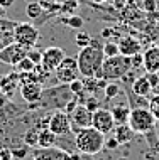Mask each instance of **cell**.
<instances>
[{
  "label": "cell",
  "mask_w": 159,
  "mask_h": 160,
  "mask_svg": "<svg viewBox=\"0 0 159 160\" xmlns=\"http://www.w3.org/2000/svg\"><path fill=\"white\" fill-rule=\"evenodd\" d=\"M105 61L103 47H95L88 46L80 49L76 56V62H78L80 76L83 78H97L102 71V64Z\"/></svg>",
  "instance_id": "obj_1"
},
{
  "label": "cell",
  "mask_w": 159,
  "mask_h": 160,
  "mask_svg": "<svg viewBox=\"0 0 159 160\" xmlns=\"http://www.w3.org/2000/svg\"><path fill=\"white\" fill-rule=\"evenodd\" d=\"M75 147L80 153L85 155L100 153L105 147V135L93 127L81 128L75 132Z\"/></svg>",
  "instance_id": "obj_2"
},
{
  "label": "cell",
  "mask_w": 159,
  "mask_h": 160,
  "mask_svg": "<svg viewBox=\"0 0 159 160\" xmlns=\"http://www.w3.org/2000/svg\"><path fill=\"white\" fill-rule=\"evenodd\" d=\"M76 94L70 89L68 84H58L54 88H48L42 91V98L37 105H41L42 110H59L64 111L66 105L75 99Z\"/></svg>",
  "instance_id": "obj_3"
},
{
  "label": "cell",
  "mask_w": 159,
  "mask_h": 160,
  "mask_svg": "<svg viewBox=\"0 0 159 160\" xmlns=\"http://www.w3.org/2000/svg\"><path fill=\"white\" fill-rule=\"evenodd\" d=\"M132 69V59L127 56L117 54L112 58H105L103 64H102V71L97 78L105 81H119Z\"/></svg>",
  "instance_id": "obj_4"
},
{
  "label": "cell",
  "mask_w": 159,
  "mask_h": 160,
  "mask_svg": "<svg viewBox=\"0 0 159 160\" xmlns=\"http://www.w3.org/2000/svg\"><path fill=\"white\" fill-rule=\"evenodd\" d=\"M156 123L157 122L149 108H134V110H130V116H129V122H127L132 132L139 133V135L152 133L154 128H156Z\"/></svg>",
  "instance_id": "obj_5"
},
{
  "label": "cell",
  "mask_w": 159,
  "mask_h": 160,
  "mask_svg": "<svg viewBox=\"0 0 159 160\" xmlns=\"http://www.w3.org/2000/svg\"><path fill=\"white\" fill-rule=\"evenodd\" d=\"M39 41V31L36 25L29 22H17L14 27V42L27 47V49H34Z\"/></svg>",
  "instance_id": "obj_6"
},
{
  "label": "cell",
  "mask_w": 159,
  "mask_h": 160,
  "mask_svg": "<svg viewBox=\"0 0 159 160\" xmlns=\"http://www.w3.org/2000/svg\"><path fill=\"white\" fill-rule=\"evenodd\" d=\"M54 76H56V81H58L59 84H70L71 81L78 79L80 69H78L76 58L66 56V58L63 59V62L54 69Z\"/></svg>",
  "instance_id": "obj_7"
},
{
  "label": "cell",
  "mask_w": 159,
  "mask_h": 160,
  "mask_svg": "<svg viewBox=\"0 0 159 160\" xmlns=\"http://www.w3.org/2000/svg\"><path fill=\"white\" fill-rule=\"evenodd\" d=\"M48 128L56 137H66L71 133V122L70 115L64 111H54L48 118Z\"/></svg>",
  "instance_id": "obj_8"
},
{
  "label": "cell",
  "mask_w": 159,
  "mask_h": 160,
  "mask_svg": "<svg viewBox=\"0 0 159 160\" xmlns=\"http://www.w3.org/2000/svg\"><path fill=\"white\" fill-rule=\"evenodd\" d=\"M92 127L98 130V132H102L103 135L114 132L115 122H114V116H112V111L107 110V108H102V106L98 110H95L92 115Z\"/></svg>",
  "instance_id": "obj_9"
},
{
  "label": "cell",
  "mask_w": 159,
  "mask_h": 160,
  "mask_svg": "<svg viewBox=\"0 0 159 160\" xmlns=\"http://www.w3.org/2000/svg\"><path fill=\"white\" fill-rule=\"evenodd\" d=\"M27 47L17 44V42H12V44L5 46L2 51H0V62L7 64V66H15L20 59H24L27 56Z\"/></svg>",
  "instance_id": "obj_10"
},
{
  "label": "cell",
  "mask_w": 159,
  "mask_h": 160,
  "mask_svg": "<svg viewBox=\"0 0 159 160\" xmlns=\"http://www.w3.org/2000/svg\"><path fill=\"white\" fill-rule=\"evenodd\" d=\"M92 115L93 111H90L85 105H80L70 113V122H71V130L78 132L81 128H88L92 127Z\"/></svg>",
  "instance_id": "obj_11"
},
{
  "label": "cell",
  "mask_w": 159,
  "mask_h": 160,
  "mask_svg": "<svg viewBox=\"0 0 159 160\" xmlns=\"http://www.w3.org/2000/svg\"><path fill=\"white\" fill-rule=\"evenodd\" d=\"M66 58V52L61 47H56V46H51L48 47L46 51H42V59H41V64L48 69L49 72H53L59 64L63 62V59Z\"/></svg>",
  "instance_id": "obj_12"
},
{
  "label": "cell",
  "mask_w": 159,
  "mask_h": 160,
  "mask_svg": "<svg viewBox=\"0 0 159 160\" xmlns=\"http://www.w3.org/2000/svg\"><path fill=\"white\" fill-rule=\"evenodd\" d=\"M34 160H76V157L70 152H64L59 147H49L34 150Z\"/></svg>",
  "instance_id": "obj_13"
},
{
  "label": "cell",
  "mask_w": 159,
  "mask_h": 160,
  "mask_svg": "<svg viewBox=\"0 0 159 160\" xmlns=\"http://www.w3.org/2000/svg\"><path fill=\"white\" fill-rule=\"evenodd\" d=\"M19 91H20V98H22L25 103L37 105L42 98L44 88H42L41 83H24V84H20Z\"/></svg>",
  "instance_id": "obj_14"
},
{
  "label": "cell",
  "mask_w": 159,
  "mask_h": 160,
  "mask_svg": "<svg viewBox=\"0 0 159 160\" xmlns=\"http://www.w3.org/2000/svg\"><path fill=\"white\" fill-rule=\"evenodd\" d=\"M142 68L146 72H159V44L142 51Z\"/></svg>",
  "instance_id": "obj_15"
},
{
  "label": "cell",
  "mask_w": 159,
  "mask_h": 160,
  "mask_svg": "<svg viewBox=\"0 0 159 160\" xmlns=\"http://www.w3.org/2000/svg\"><path fill=\"white\" fill-rule=\"evenodd\" d=\"M119 44V52L122 56H127V58H132V56L142 52V44H140L139 39L132 37V36H124L117 41Z\"/></svg>",
  "instance_id": "obj_16"
},
{
  "label": "cell",
  "mask_w": 159,
  "mask_h": 160,
  "mask_svg": "<svg viewBox=\"0 0 159 160\" xmlns=\"http://www.w3.org/2000/svg\"><path fill=\"white\" fill-rule=\"evenodd\" d=\"M19 88H20V81H19V74L15 71L10 72V74L0 76V91L5 94L7 99L14 98V94Z\"/></svg>",
  "instance_id": "obj_17"
},
{
  "label": "cell",
  "mask_w": 159,
  "mask_h": 160,
  "mask_svg": "<svg viewBox=\"0 0 159 160\" xmlns=\"http://www.w3.org/2000/svg\"><path fill=\"white\" fill-rule=\"evenodd\" d=\"M58 137L48 128V120L44 123L37 125V147L36 148H49V147H56Z\"/></svg>",
  "instance_id": "obj_18"
},
{
  "label": "cell",
  "mask_w": 159,
  "mask_h": 160,
  "mask_svg": "<svg viewBox=\"0 0 159 160\" xmlns=\"http://www.w3.org/2000/svg\"><path fill=\"white\" fill-rule=\"evenodd\" d=\"M132 93L139 94V96H147V94L152 93V86L149 83V78L147 74H142V76H137L132 83Z\"/></svg>",
  "instance_id": "obj_19"
},
{
  "label": "cell",
  "mask_w": 159,
  "mask_h": 160,
  "mask_svg": "<svg viewBox=\"0 0 159 160\" xmlns=\"http://www.w3.org/2000/svg\"><path fill=\"white\" fill-rule=\"evenodd\" d=\"M110 111H112V116H114L115 127L117 125H127L129 116H130V106H129V103H125V105H115Z\"/></svg>",
  "instance_id": "obj_20"
},
{
  "label": "cell",
  "mask_w": 159,
  "mask_h": 160,
  "mask_svg": "<svg viewBox=\"0 0 159 160\" xmlns=\"http://www.w3.org/2000/svg\"><path fill=\"white\" fill-rule=\"evenodd\" d=\"M114 138L120 143H129V142L134 138V132L130 130L129 125H117V127L114 128Z\"/></svg>",
  "instance_id": "obj_21"
},
{
  "label": "cell",
  "mask_w": 159,
  "mask_h": 160,
  "mask_svg": "<svg viewBox=\"0 0 159 160\" xmlns=\"http://www.w3.org/2000/svg\"><path fill=\"white\" fill-rule=\"evenodd\" d=\"M127 103L129 106H130V110H134V108H147L149 106V101L146 99V96H139V94L132 93V91H127Z\"/></svg>",
  "instance_id": "obj_22"
},
{
  "label": "cell",
  "mask_w": 159,
  "mask_h": 160,
  "mask_svg": "<svg viewBox=\"0 0 159 160\" xmlns=\"http://www.w3.org/2000/svg\"><path fill=\"white\" fill-rule=\"evenodd\" d=\"M42 12H44V7L41 5V2H29L27 7H25V14H27V17L32 20L39 19L42 15Z\"/></svg>",
  "instance_id": "obj_23"
},
{
  "label": "cell",
  "mask_w": 159,
  "mask_h": 160,
  "mask_svg": "<svg viewBox=\"0 0 159 160\" xmlns=\"http://www.w3.org/2000/svg\"><path fill=\"white\" fill-rule=\"evenodd\" d=\"M103 93H105V99H115L117 96H120L124 91H122V88H120V84L107 83V86L103 88Z\"/></svg>",
  "instance_id": "obj_24"
},
{
  "label": "cell",
  "mask_w": 159,
  "mask_h": 160,
  "mask_svg": "<svg viewBox=\"0 0 159 160\" xmlns=\"http://www.w3.org/2000/svg\"><path fill=\"white\" fill-rule=\"evenodd\" d=\"M34 69H36V64H34L27 56H25L24 59H20V61L14 66L15 72H31V71H34Z\"/></svg>",
  "instance_id": "obj_25"
},
{
  "label": "cell",
  "mask_w": 159,
  "mask_h": 160,
  "mask_svg": "<svg viewBox=\"0 0 159 160\" xmlns=\"http://www.w3.org/2000/svg\"><path fill=\"white\" fill-rule=\"evenodd\" d=\"M61 20L68 25V27L75 29V31H81V27H83V19H81L80 15H70V17H64Z\"/></svg>",
  "instance_id": "obj_26"
},
{
  "label": "cell",
  "mask_w": 159,
  "mask_h": 160,
  "mask_svg": "<svg viewBox=\"0 0 159 160\" xmlns=\"http://www.w3.org/2000/svg\"><path fill=\"white\" fill-rule=\"evenodd\" d=\"M24 143L25 147H37V127H34L31 130H27L24 135Z\"/></svg>",
  "instance_id": "obj_27"
},
{
  "label": "cell",
  "mask_w": 159,
  "mask_h": 160,
  "mask_svg": "<svg viewBox=\"0 0 159 160\" xmlns=\"http://www.w3.org/2000/svg\"><path fill=\"white\" fill-rule=\"evenodd\" d=\"M75 42H76V46H78L80 49H83V47H88L90 42H92V36H90L88 32H85V31H78Z\"/></svg>",
  "instance_id": "obj_28"
},
{
  "label": "cell",
  "mask_w": 159,
  "mask_h": 160,
  "mask_svg": "<svg viewBox=\"0 0 159 160\" xmlns=\"http://www.w3.org/2000/svg\"><path fill=\"white\" fill-rule=\"evenodd\" d=\"M103 54H105V58H112V56L120 54L119 52V44L117 42H112V41L103 42Z\"/></svg>",
  "instance_id": "obj_29"
},
{
  "label": "cell",
  "mask_w": 159,
  "mask_h": 160,
  "mask_svg": "<svg viewBox=\"0 0 159 160\" xmlns=\"http://www.w3.org/2000/svg\"><path fill=\"white\" fill-rule=\"evenodd\" d=\"M149 110H151V113L154 115V118H156V122H159V93H154L152 98L149 99Z\"/></svg>",
  "instance_id": "obj_30"
},
{
  "label": "cell",
  "mask_w": 159,
  "mask_h": 160,
  "mask_svg": "<svg viewBox=\"0 0 159 160\" xmlns=\"http://www.w3.org/2000/svg\"><path fill=\"white\" fill-rule=\"evenodd\" d=\"M68 86H70V89L76 94V96L81 94V93H83V89H85V84H83V81H81L80 78H78V79H75V81H71Z\"/></svg>",
  "instance_id": "obj_31"
},
{
  "label": "cell",
  "mask_w": 159,
  "mask_h": 160,
  "mask_svg": "<svg viewBox=\"0 0 159 160\" xmlns=\"http://www.w3.org/2000/svg\"><path fill=\"white\" fill-rule=\"evenodd\" d=\"M27 58L31 59L34 64H41L42 52H39V51H36V49H29V51H27Z\"/></svg>",
  "instance_id": "obj_32"
},
{
  "label": "cell",
  "mask_w": 159,
  "mask_h": 160,
  "mask_svg": "<svg viewBox=\"0 0 159 160\" xmlns=\"http://www.w3.org/2000/svg\"><path fill=\"white\" fill-rule=\"evenodd\" d=\"M81 105H85L90 111H95V110H98V108H100V101H98V99L93 96V98H88L87 101H83Z\"/></svg>",
  "instance_id": "obj_33"
},
{
  "label": "cell",
  "mask_w": 159,
  "mask_h": 160,
  "mask_svg": "<svg viewBox=\"0 0 159 160\" xmlns=\"http://www.w3.org/2000/svg\"><path fill=\"white\" fill-rule=\"evenodd\" d=\"M17 25L15 20H8V19H0V31H14V27Z\"/></svg>",
  "instance_id": "obj_34"
},
{
  "label": "cell",
  "mask_w": 159,
  "mask_h": 160,
  "mask_svg": "<svg viewBox=\"0 0 159 160\" xmlns=\"http://www.w3.org/2000/svg\"><path fill=\"white\" fill-rule=\"evenodd\" d=\"M27 150H29V147H22V148H12V157L24 158L25 155H27Z\"/></svg>",
  "instance_id": "obj_35"
},
{
  "label": "cell",
  "mask_w": 159,
  "mask_h": 160,
  "mask_svg": "<svg viewBox=\"0 0 159 160\" xmlns=\"http://www.w3.org/2000/svg\"><path fill=\"white\" fill-rule=\"evenodd\" d=\"M0 160H12V150H8V148L0 150Z\"/></svg>",
  "instance_id": "obj_36"
},
{
  "label": "cell",
  "mask_w": 159,
  "mask_h": 160,
  "mask_svg": "<svg viewBox=\"0 0 159 160\" xmlns=\"http://www.w3.org/2000/svg\"><path fill=\"white\" fill-rule=\"evenodd\" d=\"M15 0H0V5H2L3 8H10L12 5H14Z\"/></svg>",
  "instance_id": "obj_37"
},
{
  "label": "cell",
  "mask_w": 159,
  "mask_h": 160,
  "mask_svg": "<svg viewBox=\"0 0 159 160\" xmlns=\"http://www.w3.org/2000/svg\"><path fill=\"white\" fill-rule=\"evenodd\" d=\"M105 143H107V147H110V148H115V147L119 145V142L115 140V138H110L109 142H105Z\"/></svg>",
  "instance_id": "obj_38"
},
{
  "label": "cell",
  "mask_w": 159,
  "mask_h": 160,
  "mask_svg": "<svg viewBox=\"0 0 159 160\" xmlns=\"http://www.w3.org/2000/svg\"><path fill=\"white\" fill-rule=\"evenodd\" d=\"M7 8H3L2 5H0V19H7Z\"/></svg>",
  "instance_id": "obj_39"
},
{
  "label": "cell",
  "mask_w": 159,
  "mask_h": 160,
  "mask_svg": "<svg viewBox=\"0 0 159 160\" xmlns=\"http://www.w3.org/2000/svg\"><path fill=\"white\" fill-rule=\"evenodd\" d=\"M3 47H5V44H3V42H2V41H0V51H2V49H3Z\"/></svg>",
  "instance_id": "obj_40"
}]
</instances>
